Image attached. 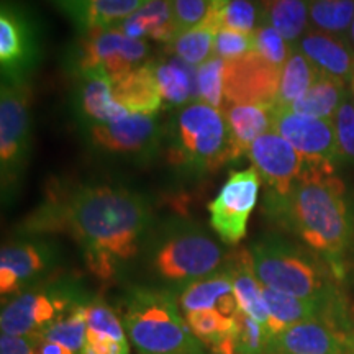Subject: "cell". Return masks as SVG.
I'll list each match as a JSON object with an SVG mask.
<instances>
[{
	"label": "cell",
	"instance_id": "cell-38",
	"mask_svg": "<svg viewBox=\"0 0 354 354\" xmlns=\"http://www.w3.org/2000/svg\"><path fill=\"white\" fill-rule=\"evenodd\" d=\"M87 317V330L94 333L112 336L120 342H128V336L123 326V320L117 310L110 307L104 299L94 295L86 310Z\"/></svg>",
	"mask_w": 354,
	"mask_h": 354
},
{
	"label": "cell",
	"instance_id": "cell-27",
	"mask_svg": "<svg viewBox=\"0 0 354 354\" xmlns=\"http://www.w3.org/2000/svg\"><path fill=\"white\" fill-rule=\"evenodd\" d=\"M346 86L348 84L342 79L320 73L307 94L286 109L300 115H308V117L333 120L343 102L348 99Z\"/></svg>",
	"mask_w": 354,
	"mask_h": 354
},
{
	"label": "cell",
	"instance_id": "cell-25",
	"mask_svg": "<svg viewBox=\"0 0 354 354\" xmlns=\"http://www.w3.org/2000/svg\"><path fill=\"white\" fill-rule=\"evenodd\" d=\"M115 28L130 38H151L154 41L167 44L179 33L171 0H146L140 10H136Z\"/></svg>",
	"mask_w": 354,
	"mask_h": 354
},
{
	"label": "cell",
	"instance_id": "cell-42",
	"mask_svg": "<svg viewBox=\"0 0 354 354\" xmlns=\"http://www.w3.org/2000/svg\"><path fill=\"white\" fill-rule=\"evenodd\" d=\"M212 2L214 0H171L179 33L201 25L209 15Z\"/></svg>",
	"mask_w": 354,
	"mask_h": 354
},
{
	"label": "cell",
	"instance_id": "cell-9",
	"mask_svg": "<svg viewBox=\"0 0 354 354\" xmlns=\"http://www.w3.org/2000/svg\"><path fill=\"white\" fill-rule=\"evenodd\" d=\"M149 46L145 39L127 37L117 28L81 33L73 48L69 66L74 76L105 74L113 81L148 63Z\"/></svg>",
	"mask_w": 354,
	"mask_h": 354
},
{
	"label": "cell",
	"instance_id": "cell-47",
	"mask_svg": "<svg viewBox=\"0 0 354 354\" xmlns=\"http://www.w3.org/2000/svg\"><path fill=\"white\" fill-rule=\"evenodd\" d=\"M348 43L351 44V48L354 50V20H353L351 28H349V33H348Z\"/></svg>",
	"mask_w": 354,
	"mask_h": 354
},
{
	"label": "cell",
	"instance_id": "cell-24",
	"mask_svg": "<svg viewBox=\"0 0 354 354\" xmlns=\"http://www.w3.org/2000/svg\"><path fill=\"white\" fill-rule=\"evenodd\" d=\"M113 97L130 113L158 115L162 95L151 61L113 81Z\"/></svg>",
	"mask_w": 354,
	"mask_h": 354
},
{
	"label": "cell",
	"instance_id": "cell-44",
	"mask_svg": "<svg viewBox=\"0 0 354 354\" xmlns=\"http://www.w3.org/2000/svg\"><path fill=\"white\" fill-rule=\"evenodd\" d=\"M38 339L28 336L3 335L0 339V354H37Z\"/></svg>",
	"mask_w": 354,
	"mask_h": 354
},
{
	"label": "cell",
	"instance_id": "cell-17",
	"mask_svg": "<svg viewBox=\"0 0 354 354\" xmlns=\"http://www.w3.org/2000/svg\"><path fill=\"white\" fill-rule=\"evenodd\" d=\"M282 354H354V335L323 322L292 325L272 339Z\"/></svg>",
	"mask_w": 354,
	"mask_h": 354
},
{
	"label": "cell",
	"instance_id": "cell-11",
	"mask_svg": "<svg viewBox=\"0 0 354 354\" xmlns=\"http://www.w3.org/2000/svg\"><path fill=\"white\" fill-rule=\"evenodd\" d=\"M261 184L263 180L254 167L232 171L209 203L212 228L227 246L238 245L245 238L248 220L258 203Z\"/></svg>",
	"mask_w": 354,
	"mask_h": 354
},
{
	"label": "cell",
	"instance_id": "cell-29",
	"mask_svg": "<svg viewBox=\"0 0 354 354\" xmlns=\"http://www.w3.org/2000/svg\"><path fill=\"white\" fill-rule=\"evenodd\" d=\"M263 8V25L276 28L292 48L308 30L307 0H259Z\"/></svg>",
	"mask_w": 354,
	"mask_h": 354
},
{
	"label": "cell",
	"instance_id": "cell-50",
	"mask_svg": "<svg viewBox=\"0 0 354 354\" xmlns=\"http://www.w3.org/2000/svg\"><path fill=\"white\" fill-rule=\"evenodd\" d=\"M351 84H354V64H353V76H351V82H349V86H351Z\"/></svg>",
	"mask_w": 354,
	"mask_h": 354
},
{
	"label": "cell",
	"instance_id": "cell-18",
	"mask_svg": "<svg viewBox=\"0 0 354 354\" xmlns=\"http://www.w3.org/2000/svg\"><path fill=\"white\" fill-rule=\"evenodd\" d=\"M177 302H179L183 315L212 310L227 317H236V313L240 312V305L234 294L233 274L228 261L218 271L185 287L177 295Z\"/></svg>",
	"mask_w": 354,
	"mask_h": 354
},
{
	"label": "cell",
	"instance_id": "cell-14",
	"mask_svg": "<svg viewBox=\"0 0 354 354\" xmlns=\"http://www.w3.org/2000/svg\"><path fill=\"white\" fill-rule=\"evenodd\" d=\"M246 156L263 180L264 201L289 196L304 169V159L297 149L274 130L256 140Z\"/></svg>",
	"mask_w": 354,
	"mask_h": 354
},
{
	"label": "cell",
	"instance_id": "cell-35",
	"mask_svg": "<svg viewBox=\"0 0 354 354\" xmlns=\"http://www.w3.org/2000/svg\"><path fill=\"white\" fill-rule=\"evenodd\" d=\"M184 317L192 333L197 336L203 346L210 348L225 339L233 338L234 317H227L223 313L212 312V310L187 313Z\"/></svg>",
	"mask_w": 354,
	"mask_h": 354
},
{
	"label": "cell",
	"instance_id": "cell-36",
	"mask_svg": "<svg viewBox=\"0 0 354 354\" xmlns=\"http://www.w3.org/2000/svg\"><path fill=\"white\" fill-rule=\"evenodd\" d=\"M233 344L236 354H264L271 348L272 339L261 323L240 310L234 317Z\"/></svg>",
	"mask_w": 354,
	"mask_h": 354
},
{
	"label": "cell",
	"instance_id": "cell-26",
	"mask_svg": "<svg viewBox=\"0 0 354 354\" xmlns=\"http://www.w3.org/2000/svg\"><path fill=\"white\" fill-rule=\"evenodd\" d=\"M228 264L233 274L234 294L240 310L261 323L269 335V313L264 302L263 284L254 272L250 250L232 251Z\"/></svg>",
	"mask_w": 354,
	"mask_h": 354
},
{
	"label": "cell",
	"instance_id": "cell-21",
	"mask_svg": "<svg viewBox=\"0 0 354 354\" xmlns=\"http://www.w3.org/2000/svg\"><path fill=\"white\" fill-rule=\"evenodd\" d=\"M295 48L302 51L320 69V73L342 79L349 86L353 76L354 50L348 39L308 28Z\"/></svg>",
	"mask_w": 354,
	"mask_h": 354
},
{
	"label": "cell",
	"instance_id": "cell-34",
	"mask_svg": "<svg viewBox=\"0 0 354 354\" xmlns=\"http://www.w3.org/2000/svg\"><path fill=\"white\" fill-rule=\"evenodd\" d=\"M86 310L87 305H84V307H77L68 313H64L63 317L57 318L50 328L44 331L39 339L56 342L66 348H69L73 353L81 354L87 335Z\"/></svg>",
	"mask_w": 354,
	"mask_h": 354
},
{
	"label": "cell",
	"instance_id": "cell-2",
	"mask_svg": "<svg viewBox=\"0 0 354 354\" xmlns=\"http://www.w3.org/2000/svg\"><path fill=\"white\" fill-rule=\"evenodd\" d=\"M274 227L289 233L330 264L339 281L354 282V196L336 167L304 162L290 194L263 201Z\"/></svg>",
	"mask_w": 354,
	"mask_h": 354
},
{
	"label": "cell",
	"instance_id": "cell-6",
	"mask_svg": "<svg viewBox=\"0 0 354 354\" xmlns=\"http://www.w3.org/2000/svg\"><path fill=\"white\" fill-rule=\"evenodd\" d=\"M234 151L221 110L194 102L177 115L169 149L172 166L207 174L233 161Z\"/></svg>",
	"mask_w": 354,
	"mask_h": 354
},
{
	"label": "cell",
	"instance_id": "cell-5",
	"mask_svg": "<svg viewBox=\"0 0 354 354\" xmlns=\"http://www.w3.org/2000/svg\"><path fill=\"white\" fill-rule=\"evenodd\" d=\"M120 317L140 354H205L180 312L177 295L145 284L130 286Z\"/></svg>",
	"mask_w": 354,
	"mask_h": 354
},
{
	"label": "cell",
	"instance_id": "cell-10",
	"mask_svg": "<svg viewBox=\"0 0 354 354\" xmlns=\"http://www.w3.org/2000/svg\"><path fill=\"white\" fill-rule=\"evenodd\" d=\"M59 248L43 236H20L3 245L0 253V292L10 299L48 279L57 276Z\"/></svg>",
	"mask_w": 354,
	"mask_h": 354
},
{
	"label": "cell",
	"instance_id": "cell-32",
	"mask_svg": "<svg viewBox=\"0 0 354 354\" xmlns=\"http://www.w3.org/2000/svg\"><path fill=\"white\" fill-rule=\"evenodd\" d=\"M216 33L218 28L209 20H203L201 25L177 33L169 43V51L185 64L198 68L214 56Z\"/></svg>",
	"mask_w": 354,
	"mask_h": 354
},
{
	"label": "cell",
	"instance_id": "cell-1",
	"mask_svg": "<svg viewBox=\"0 0 354 354\" xmlns=\"http://www.w3.org/2000/svg\"><path fill=\"white\" fill-rule=\"evenodd\" d=\"M149 198L112 184H61L19 225L20 236L66 233L87 269L104 282L125 276L154 223Z\"/></svg>",
	"mask_w": 354,
	"mask_h": 354
},
{
	"label": "cell",
	"instance_id": "cell-15",
	"mask_svg": "<svg viewBox=\"0 0 354 354\" xmlns=\"http://www.w3.org/2000/svg\"><path fill=\"white\" fill-rule=\"evenodd\" d=\"M281 74L282 68L268 63L254 51L232 63H225L223 102L276 107Z\"/></svg>",
	"mask_w": 354,
	"mask_h": 354
},
{
	"label": "cell",
	"instance_id": "cell-41",
	"mask_svg": "<svg viewBox=\"0 0 354 354\" xmlns=\"http://www.w3.org/2000/svg\"><path fill=\"white\" fill-rule=\"evenodd\" d=\"M333 122L342 159L348 162H354V102L349 100V97L336 112Z\"/></svg>",
	"mask_w": 354,
	"mask_h": 354
},
{
	"label": "cell",
	"instance_id": "cell-49",
	"mask_svg": "<svg viewBox=\"0 0 354 354\" xmlns=\"http://www.w3.org/2000/svg\"><path fill=\"white\" fill-rule=\"evenodd\" d=\"M349 88H351V95H353V102H354V84H351Z\"/></svg>",
	"mask_w": 354,
	"mask_h": 354
},
{
	"label": "cell",
	"instance_id": "cell-7",
	"mask_svg": "<svg viewBox=\"0 0 354 354\" xmlns=\"http://www.w3.org/2000/svg\"><path fill=\"white\" fill-rule=\"evenodd\" d=\"M94 295L77 279L57 276L21 290L3 304L0 326L3 335L39 339L57 318L84 307Z\"/></svg>",
	"mask_w": 354,
	"mask_h": 354
},
{
	"label": "cell",
	"instance_id": "cell-8",
	"mask_svg": "<svg viewBox=\"0 0 354 354\" xmlns=\"http://www.w3.org/2000/svg\"><path fill=\"white\" fill-rule=\"evenodd\" d=\"M32 87L28 81H2L0 88V177L3 197L19 187L32 149Z\"/></svg>",
	"mask_w": 354,
	"mask_h": 354
},
{
	"label": "cell",
	"instance_id": "cell-28",
	"mask_svg": "<svg viewBox=\"0 0 354 354\" xmlns=\"http://www.w3.org/2000/svg\"><path fill=\"white\" fill-rule=\"evenodd\" d=\"M162 102L171 107L197 102V68L185 64L179 57L153 63Z\"/></svg>",
	"mask_w": 354,
	"mask_h": 354
},
{
	"label": "cell",
	"instance_id": "cell-22",
	"mask_svg": "<svg viewBox=\"0 0 354 354\" xmlns=\"http://www.w3.org/2000/svg\"><path fill=\"white\" fill-rule=\"evenodd\" d=\"M274 109V105L223 102L220 110L227 120L234 158L245 156L256 140L272 130Z\"/></svg>",
	"mask_w": 354,
	"mask_h": 354
},
{
	"label": "cell",
	"instance_id": "cell-13",
	"mask_svg": "<svg viewBox=\"0 0 354 354\" xmlns=\"http://www.w3.org/2000/svg\"><path fill=\"white\" fill-rule=\"evenodd\" d=\"M272 130L297 149L304 162L333 167L343 162L333 120L274 109Z\"/></svg>",
	"mask_w": 354,
	"mask_h": 354
},
{
	"label": "cell",
	"instance_id": "cell-43",
	"mask_svg": "<svg viewBox=\"0 0 354 354\" xmlns=\"http://www.w3.org/2000/svg\"><path fill=\"white\" fill-rule=\"evenodd\" d=\"M130 346L128 342H120L112 336H105L88 331L86 335V343H84L81 354H128Z\"/></svg>",
	"mask_w": 354,
	"mask_h": 354
},
{
	"label": "cell",
	"instance_id": "cell-31",
	"mask_svg": "<svg viewBox=\"0 0 354 354\" xmlns=\"http://www.w3.org/2000/svg\"><path fill=\"white\" fill-rule=\"evenodd\" d=\"M216 28L253 35L263 25L261 2L253 0H214L207 19Z\"/></svg>",
	"mask_w": 354,
	"mask_h": 354
},
{
	"label": "cell",
	"instance_id": "cell-48",
	"mask_svg": "<svg viewBox=\"0 0 354 354\" xmlns=\"http://www.w3.org/2000/svg\"><path fill=\"white\" fill-rule=\"evenodd\" d=\"M264 354H282V353H279L276 348H272V346H271V348H269V349H268V351H266Z\"/></svg>",
	"mask_w": 354,
	"mask_h": 354
},
{
	"label": "cell",
	"instance_id": "cell-23",
	"mask_svg": "<svg viewBox=\"0 0 354 354\" xmlns=\"http://www.w3.org/2000/svg\"><path fill=\"white\" fill-rule=\"evenodd\" d=\"M79 79L81 86L77 91L76 107L79 117L87 128L120 120L130 113L115 100L113 82L109 76L87 74Z\"/></svg>",
	"mask_w": 354,
	"mask_h": 354
},
{
	"label": "cell",
	"instance_id": "cell-39",
	"mask_svg": "<svg viewBox=\"0 0 354 354\" xmlns=\"http://www.w3.org/2000/svg\"><path fill=\"white\" fill-rule=\"evenodd\" d=\"M253 51L264 57L268 63L277 68H282L289 59L294 48L287 43V39L269 25H261L253 33Z\"/></svg>",
	"mask_w": 354,
	"mask_h": 354
},
{
	"label": "cell",
	"instance_id": "cell-3",
	"mask_svg": "<svg viewBox=\"0 0 354 354\" xmlns=\"http://www.w3.org/2000/svg\"><path fill=\"white\" fill-rule=\"evenodd\" d=\"M248 250L256 276L264 287L322 305L354 331L348 286L310 248L272 232L251 243Z\"/></svg>",
	"mask_w": 354,
	"mask_h": 354
},
{
	"label": "cell",
	"instance_id": "cell-4",
	"mask_svg": "<svg viewBox=\"0 0 354 354\" xmlns=\"http://www.w3.org/2000/svg\"><path fill=\"white\" fill-rule=\"evenodd\" d=\"M196 220L172 215L154 220L136 259L145 286L179 295L192 282L227 264L232 251Z\"/></svg>",
	"mask_w": 354,
	"mask_h": 354
},
{
	"label": "cell",
	"instance_id": "cell-20",
	"mask_svg": "<svg viewBox=\"0 0 354 354\" xmlns=\"http://www.w3.org/2000/svg\"><path fill=\"white\" fill-rule=\"evenodd\" d=\"M263 295L269 313V336H271V339L276 338L277 335H281L289 326L304 322L328 323V325L335 326V328H339L354 335V331L348 330L330 310L323 308L322 305L307 302V300L297 299L294 295L269 289V287L264 286Z\"/></svg>",
	"mask_w": 354,
	"mask_h": 354
},
{
	"label": "cell",
	"instance_id": "cell-33",
	"mask_svg": "<svg viewBox=\"0 0 354 354\" xmlns=\"http://www.w3.org/2000/svg\"><path fill=\"white\" fill-rule=\"evenodd\" d=\"M310 28L348 39L354 0H307Z\"/></svg>",
	"mask_w": 354,
	"mask_h": 354
},
{
	"label": "cell",
	"instance_id": "cell-37",
	"mask_svg": "<svg viewBox=\"0 0 354 354\" xmlns=\"http://www.w3.org/2000/svg\"><path fill=\"white\" fill-rule=\"evenodd\" d=\"M223 77L225 61L218 56H212L197 68V102L221 109L223 105Z\"/></svg>",
	"mask_w": 354,
	"mask_h": 354
},
{
	"label": "cell",
	"instance_id": "cell-45",
	"mask_svg": "<svg viewBox=\"0 0 354 354\" xmlns=\"http://www.w3.org/2000/svg\"><path fill=\"white\" fill-rule=\"evenodd\" d=\"M37 354H76L71 351L69 348L56 342H46V339H38Z\"/></svg>",
	"mask_w": 354,
	"mask_h": 354
},
{
	"label": "cell",
	"instance_id": "cell-30",
	"mask_svg": "<svg viewBox=\"0 0 354 354\" xmlns=\"http://www.w3.org/2000/svg\"><path fill=\"white\" fill-rule=\"evenodd\" d=\"M318 76H320V69L302 51L294 48L287 63L282 66L276 109L290 107L292 104L302 99L308 88L315 84Z\"/></svg>",
	"mask_w": 354,
	"mask_h": 354
},
{
	"label": "cell",
	"instance_id": "cell-12",
	"mask_svg": "<svg viewBox=\"0 0 354 354\" xmlns=\"http://www.w3.org/2000/svg\"><path fill=\"white\" fill-rule=\"evenodd\" d=\"M37 24L26 7L3 0L0 8V66L2 81H26L38 61Z\"/></svg>",
	"mask_w": 354,
	"mask_h": 354
},
{
	"label": "cell",
	"instance_id": "cell-19",
	"mask_svg": "<svg viewBox=\"0 0 354 354\" xmlns=\"http://www.w3.org/2000/svg\"><path fill=\"white\" fill-rule=\"evenodd\" d=\"M81 33L115 28L145 6L146 0H50Z\"/></svg>",
	"mask_w": 354,
	"mask_h": 354
},
{
	"label": "cell",
	"instance_id": "cell-16",
	"mask_svg": "<svg viewBox=\"0 0 354 354\" xmlns=\"http://www.w3.org/2000/svg\"><path fill=\"white\" fill-rule=\"evenodd\" d=\"M87 135L99 151L138 158L156 149L161 128L156 115L128 113L120 120L87 128Z\"/></svg>",
	"mask_w": 354,
	"mask_h": 354
},
{
	"label": "cell",
	"instance_id": "cell-40",
	"mask_svg": "<svg viewBox=\"0 0 354 354\" xmlns=\"http://www.w3.org/2000/svg\"><path fill=\"white\" fill-rule=\"evenodd\" d=\"M251 51H253V35L227 28H220L216 33L214 55L223 59L225 63L240 59Z\"/></svg>",
	"mask_w": 354,
	"mask_h": 354
},
{
	"label": "cell",
	"instance_id": "cell-46",
	"mask_svg": "<svg viewBox=\"0 0 354 354\" xmlns=\"http://www.w3.org/2000/svg\"><path fill=\"white\" fill-rule=\"evenodd\" d=\"M205 354H236L234 351V344H233V338L225 339L218 344H214V346L207 348Z\"/></svg>",
	"mask_w": 354,
	"mask_h": 354
}]
</instances>
